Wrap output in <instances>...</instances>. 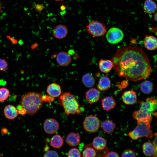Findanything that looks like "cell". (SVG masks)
Masks as SVG:
<instances>
[{"label": "cell", "mask_w": 157, "mask_h": 157, "mask_svg": "<svg viewBox=\"0 0 157 157\" xmlns=\"http://www.w3.org/2000/svg\"><path fill=\"white\" fill-rule=\"evenodd\" d=\"M153 85L149 80H146L142 82L140 85V89L144 94H149L153 91Z\"/></svg>", "instance_id": "4316f807"}, {"label": "cell", "mask_w": 157, "mask_h": 157, "mask_svg": "<svg viewBox=\"0 0 157 157\" xmlns=\"http://www.w3.org/2000/svg\"><path fill=\"white\" fill-rule=\"evenodd\" d=\"M92 145L95 149L102 150L104 149L106 147L107 142L104 138L97 136L94 138Z\"/></svg>", "instance_id": "44dd1931"}, {"label": "cell", "mask_w": 157, "mask_h": 157, "mask_svg": "<svg viewBox=\"0 0 157 157\" xmlns=\"http://www.w3.org/2000/svg\"><path fill=\"white\" fill-rule=\"evenodd\" d=\"M111 60L118 76L129 81L147 78L152 72L149 58L140 47L129 46L118 49Z\"/></svg>", "instance_id": "6da1fadb"}, {"label": "cell", "mask_w": 157, "mask_h": 157, "mask_svg": "<svg viewBox=\"0 0 157 157\" xmlns=\"http://www.w3.org/2000/svg\"><path fill=\"white\" fill-rule=\"evenodd\" d=\"M47 92L49 95L52 98L57 97L61 93V87L57 83H51L47 86Z\"/></svg>", "instance_id": "9a60e30c"}, {"label": "cell", "mask_w": 157, "mask_h": 157, "mask_svg": "<svg viewBox=\"0 0 157 157\" xmlns=\"http://www.w3.org/2000/svg\"><path fill=\"white\" fill-rule=\"evenodd\" d=\"M137 121V126L133 130L128 133V136L133 140H136L143 137L152 138L154 134L151 129L150 121L148 120Z\"/></svg>", "instance_id": "5b68a950"}, {"label": "cell", "mask_w": 157, "mask_h": 157, "mask_svg": "<svg viewBox=\"0 0 157 157\" xmlns=\"http://www.w3.org/2000/svg\"><path fill=\"white\" fill-rule=\"evenodd\" d=\"M9 94L10 92L7 88L4 87L0 88V101L6 100L8 97Z\"/></svg>", "instance_id": "f1b7e54d"}, {"label": "cell", "mask_w": 157, "mask_h": 157, "mask_svg": "<svg viewBox=\"0 0 157 157\" xmlns=\"http://www.w3.org/2000/svg\"><path fill=\"white\" fill-rule=\"evenodd\" d=\"M143 8L145 13L151 14L154 13L156 10L157 5L153 0H146L144 3Z\"/></svg>", "instance_id": "cb8c5ba5"}, {"label": "cell", "mask_w": 157, "mask_h": 157, "mask_svg": "<svg viewBox=\"0 0 157 157\" xmlns=\"http://www.w3.org/2000/svg\"><path fill=\"white\" fill-rule=\"evenodd\" d=\"M87 32L95 37L102 36L106 33V28L104 24L97 20L89 22L86 26Z\"/></svg>", "instance_id": "8992f818"}, {"label": "cell", "mask_w": 157, "mask_h": 157, "mask_svg": "<svg viewBox=\"0 0 157 157\" xmlns=\"http://www.w3.org/2000/svg\"><path fill=\"white\" fill-rule=\"evenodd\" d=\"M65 142L69 146L75 147L78 145L81 142V136L78 133L71 132L67 135Z\"/></svg>", "instance_id": "5bb4252c"}, {"label": "cell", "mask_w": 157, "mask_h": 157, "mask_svg": "<svg viewBox=\"0 0 157 157\" xmlns=\"http://www.w3.org/2000/svg\"><path fill=\"white\" fill-rule=\"evenodd\" d=\"M121 156L123 157H134L136 156L134 150L131 149H127L122 152Z\"/></svg>", "instance_id": "1f68e13d"}, {"label": "cell", "mask_w": 157, "mask_h": 157, "mask_svg": "<svg viewBox=\"0 0 157 157\" xmlns=\"http://www.w3.org/2000/svg\"><path fill=\"white\" fill-rule=\"evenodd\" d=\"M154 19L156 21H157V13L156 12L155 14L154 17Z\"/></svg>", "instance_id": "b9f144b4"}, {"label": "cell", "mask_w": 157, "mask_h": 157, "mask_svg": "<svg viewBox=\"0 0 157 157\" xmlns=\"http://www.w3.org/2000/svg\"><path fill=\"white\" fill-rule=\"evenodd\" d=\"M45 157H58V154L57 152L54 150H51L46 151L43 156Z\"/></svg>", "instance_id": "d6a6232c"}, {"label": "cell", "mask_w": 157, "mask_h": 157, "mask_svg": "<svg viewBox=\"0 0 157 157\" xmlns=\"http://www.w3.org/2000/svg\"><path fill=\"white\" fill-rule=\"evenodd\" d=\"M144 47L149 50L156 49L157 47L156 38L151 35H146L144 40Z\"/></svg>", "instance_id": "2e32d148"}, {"label": "cell", "mask_w": 157, "mask_h": 157, "mask_svg": "<svg viewBox=\"0 0 157 157\" xmlns=\"http://www.w3.org/2000/svg\"><path fill=\"white\" fill-rule=\"evenodd\" d=\"M56 60L57 63L60 66L65 67L71 63L72 58L68 53L63 51L57 54Z\"/></svg>", "instance_id": "30bf717a"}, {"label": "cell", "mask_w": 157, "mask_h": 157, "mask_svg": "<svg viewBox=\"0 0 157 157\" xmlns=\"http://www.w3.org/2000/svg\"><path fill=\"white\" fill-rule=\"evenodd\" d=\"M68 32L67 27L64 25L60 24L57 25L53 30V36L56 39H61L65 38Z\"/></svg>", "instance_id": "7c38bea8"}, {"label": "cell", "mask_w": 157, "mask_h": 157, "mask_svg": "<svg viewBox=\"0 0 157 157\" xmlns=\"http://www.w3.org/2000/svg\"><path fill=\"white\" fill-rule=\"evenodd\" d=\"M49 147L48 146H45L44 148V150L45 151H47L49 150Z\"/></svg>", "instance_id": "ab89813d"}, {"label": "cell", "mask_w": 157, "mask_h": 157, "mask_svg": "<svg viewBox=\"0 0 157 157\" xmlns=\"http://www.w3.org/2000/svg\"><path fill=\"white\" fill-rule=\"evenodd\" d=\"M54 0L55 1H63L64 0Z\"/></svg>", "instance_id": "ee69618b"}, {"label": "cell", "mask_w": 157, "mask_h": 157, "mask_svg": "<svg viewBox=\"0 0 157 157\" xmlns=\"http://www.w3.org/2000/svg\"><path fill=\"white\" fill-rule=\"evenodd\" d=\"M17 110L18 114L22 115H24L26 113V110L23 107Z\"/></svg>", "instance_id": "d590c367"}, {"label": "cell", "mask_w": 157, "mask_h": 157, "mask_svg": "<svg viewBox=\"0 0 157 157\" xmlns=\"http://www.w3.org/2000/svg\"><path fill=\"white\" fill-rule=\"evenodd\" d=\"M102 129L104 132L108 134L112 133L114 130L116 124L112 120L106 119L103 121L102 123Z\"/></svg>", "instance_id": "7402d4cb"}, {"label": "cell", "mask_w": 157, "mask_h": 157, "mask_svg": "<svg viewBox=\"0 0 157 157\" xmlns=\"http://www.w3.org/2000/svg\"><path fill=\"white\" fill-rule=\"evenodd\" d=\"M1 154H0V157H1Z\"/></svg>", "instance_id": "f6af8a7d"}, {"label": "cell", "mask_w": 157, "mask_h": 157, "mask_svg": "<svg viewBox=\"0 0 157 157\" xmlns=\"http://www.w3.org/2000/svg\"><path fill=\"white\" fill-rule=\"evenodd\" d=\"M155 137L153 140L152 142L153 144L155 149L157 150V133H156L155 134Z\"/></svg>", "instance_id": "8d00e7d4"}, {"label": "cell", "mask_w": 157, "mask_h": 157, "mask_svg": "<svg viewBox=\"0 0 157 157\" xmlns=\"http://www.w3.org/2000/svg\"><path fill=\"white\" fill-rule=\"evenodd\" d=\"M99 65L100 71L105 73L109 72L113 67V62L109 60H101L99 61Z\"/></svg>", "instance_id": "603a6c76"}, {"label": "cell", "mask_w": 157, "mask_h": 157, "mask_svg": "<svg viewBox=\"0 0 157 157\" xmlns=\"http://www.w3.org/2000/svg\"><path fill=\"white\" fill-rule=\"evenodd\" d=\"M59 126L58 121L55 119L52 118L46 119L43 125L44 131L49 134H53L56 132L59 129Z\"/></svg>", "instance_id": "9c48e42d"}, {"label": "cell", "mask_w": 157, "mask_h": 157, "mask_svg": "<svg viewBox=\"0 0 157 157\" xmlns=\"http://www.w3.org/2000/svg\"><path fill=\"white\" fill-rule=\"evenodd\" d=\"M83 126L85 130L90 133L97 131L100 126V121L96 116L92 115L85 117L83 122Z\"/></svg>", "instance_id": "52a82bcc"}, {"label": "cell", "mask_w": 157, "mask_h": 157, "mask_svg": "<svg viewBox=\"0 0 157 157\" xmlns=\"http://www.w3.org/2000/svg\"><path fill=\"white\" fill-rule=\"evenodd\" d=\"M8 131V130L6 128H3L1 129V133L3 134H6Z\"/></svg>", "instance_id": "74e56055"}, {"label": "cell", "mask_w": 157, "mask_h": 157, "mask_svg": "<svg viewBox=\"0 0 157 157\" xmlns=\"http://www.w3.org/2000/svg\"><path fill=\"white\" fill-rule=\"evenodd\" d=\"M111 86V83L110 79L108 76L104 75L99 79L97 88L99 91H104L108 90Z\"/></svg>", "instance_id": "ffe728a7"}, {"label": "cell", "mask_w": 157, "mask_h": 157, "mask_svg": "<svg viewBox=\"0 0 157 157\" xmlns=\"http://www.w3.org/2000/svg\"><path fill=\"white\" fill-rule=\"evenodd\" d=\"M96 155L95 149L92 144H89L85 146L83 151L82 156L83 157H94Z\"/></svg>", "instance_id": "83f0119b"}, {"label": "cell", "mask_w": 157, "mask_h": 157, "mask_svg": "<svg viewBox=\"0 0 157 157\" xmlns=\"http://www.w3.org/2000/svg\"><path fill=\"white\" fill-rule=\"evenodd\" d=\"M139 110L133 113V118L137 120H147L150 121L152 118L153 113L157 109V100L153 97L147 99L145 101H140Z\"/></svg>", "instance_id": "3957f363"}, {"label": "cell", "mask_w": 157, "mask_h": 157, "mask_svg": "<svg viewBox=\"0 0 157 157\" xmlns=\"http://www.w3.org/2000/svg\"><path fill=\"white\" fill-rule=\"evenodd\" d=\"M123 102L127 105H132L136 101V92L133 90H128L124 92L122 96Z\"/></svg>", "instance_id": "4fadbf2b"}, {"label": "cell", "mask_w": 157, "mask_h": 157, "mask_svg": "<svg viewBox=\"0 0 157 157\" xmlns=\"http://www.w3.org/2000/svg\"><path fill=\"white\" fill-rule=\"evenodd\" d=\"M100 97L99 91L94 88H90L85 93L86 99L90 104L97 102L99 99Z\"/></svg>", "instance_id": "8fae6325"}, {"label": "cell", "mask_w": 157, "mask_h": 157, "mask_svg": "<svg viewBox=\"0 0 157 157\" xmlns=\"http://www.w3.org/2000/svg\"><path fill=\"white\" fill-rule=\"evenodd\" d=\"M4 113L6 118L11 119H14L18 115L17 108L14 106L10 104L5 107Z\"/></svg>", "instance_id": "d6986e66"}, {"label": "cell", "mask_w": 157, "mask_h": 157, "mask_svg": "<svg viewBox=\"0 0 157 157\" xmlns=\"http://www.w3.org/2000/svg\"><path fill=\"white\" fill-rule=\"evenodd\" d=\"M82 81L83 85L87 88L92 87L95 83V78L92 74L90 73H86L83 76Z\"/></svg>", "instance_id": "d4e9b609"}, {"label": "cell", "mask_w": 157, "mask_h": 157, "mask_svg": "<svg viewBox=\"0 0 157 157\" xmlns=\"http://www.w3.org/2000/svg\"><path fill=\"white\" fill-rule=\"evenodd\" d=\"M1 8H2V4L1 3L0 1V13L1 10Z\"/></svg>", "instance_id": "7bdbcfd3"}, {"label": "cell", "mask_w": 157, "mask_h": 157, "mask_svg": "<svg viewBox=\"0 0 157 157\" xmlns=\"http://www.w3.org/2000/svg\"><path fill=\"white\" fill-rule=\"evenodd\" d=\"M128 85V83L126 81H123L119 84L117 85V87L121 90L122 89L126 88Z\"/></svg>", "instance_id": "e575fe53"}, {"label": "cell", "mask_w": 157, "mask_h": 157, "mask_svg": "<svg viewBox=\"0 0 157 157\" xmlns=\"http://www.w3.org/2000/svg\"><path fill=\"white\" fill-rule=\"evenodd\" d=\"M37 9L38 10H41L43 8H44L43 6H42L41 5H38L37 6Z\"/></svg>", "instance_id": "f35d334b"}, {"label": "cell", "mask_w": 157, "mask_h": 157, "mask_svg": "<svg viewBox=\"0 0 157 157\" xmlns=\"http://www.w3.org/2000/svg\"><path fill=\"white\" fill-rule=\"evenodd\" d=\"M116 105L114 99L111 96H107L103 98L101 101V106L103 109L106 111L112 109Z\"/></svg>", "instance_id": "ac0fdd59"}, {"label": "cell", "mask_w": 157, "mask_h": 157, "mask_svg": "<svg viewBox=\"0 0 157 157\" xmlns=\"http://www.w3.org/2000/svg\"><path fill=\"white\" fill-rule=\"evenodd\" d=\"M106 37L107 40L109 43L115 44L122 40L124 33L120 29L117 27H112L107 32Z\"/></svg>", "instance_id": "ba28073f"}, {"label": "cell", "mask_w": 157, "mask_h": 157, "mask_svg": "<svg viewBox=\"0 0 157 157\" xmlns=\"http://www.w3.org/2000/svg\"><path fill=\"white\" fill-rule=\"evenodd\" d=\"M68 156L80 157L81 156V153L77 148H73L70 149L69 151Z\"/></svg>", "instance_id": "f546056e"}, {"label": "cell", "mask_w": 157, "mask_h": 157, "mask_svg": "<svg viewBox=\"0 0 157 157\" xmlns=\"http://www.w3.org/2000/svg\"><path fill=\"white\" fill-rule=\"evenodd\" d=\"M44 101L41 93L30 92L21 96L20 103L27 114L33 115L42 107Z\"/></svg>", "instance_id": "7a4b0ae2"}, {"label": "cell", "mask_w": 157, "mask_h": 157, "mask_svg": "<svg viewBox=\"0 0 157 157\" xmlns=\"http://www.w3.org/2000/svg\"><path fill=\"white\" fill-rule=\"evenodd\" d=\"M142 147L143 153L146 156H157V150L155 149L152 142H145L143 144Z\"/></svg>", "instance_id": "e0dca14e"}, {"label": "cell", "mask_w": 157, "mask_h": 157, "mask_svg": "<svg viewBox=\"0 0 157 157\" xmlns=\"http://www.w3.org/2000/svg\"><path fill=\"white\" fill-rule=\"evenodd\" d=\"M8 64L4 59L0 58V71H6L8 68Z\"/></svg>", "instance_id": "836d02e7"}, {"label": "cell", "mask_w": 157, "mask_h": 157, "mask_svg": "<svg viewBox=\"0 0 157 157\" xmlns=\"http://www.w3.org/2000/svg\"><path fill=\"white\" fill-rule=\"evenodd\" d=\"M64 139L61 136L58 134L53 135L50 141V144L53 147L57 149L60 148L63 145Z\"/></svg>", "instance_id": "484cf974"}, {"label": "cell", "mask_w": 157, "mask_h": 157, "mask_svg": "<svg viewBox=\"0 0 157 157\" xmlns=\"http://www.w3.org/2000/svg\"><path fill=\"white\" fill-rule=\"evenodd\" d=\"M66 7L64 5H62L60 7V9L61 10H63L65 9L66 8Z\"/></svg>", "instance_id": "60d3db41"}, {"label": "cell", "mask_w": 157, "mask_h": 157, "mask_svg": "<svg viewBox=\"0 0 157 157\" xmlns=\"http://www.w3.org/2000/svg\"><path fill=\"white\" fill-rule=\"evenodd\" d=\"M58 101L67 115L79 114L81 113V110L78 100L70 92H65L62 94Z\"/></svg>", "instance_id": "277c9868"}, {"label": "cell", "mask_w": 157, "mask_h": 157, "mask_svg": "<svg viewBox=\"0 0 157 157\" xmlns=\"http://www.w3.org/2000/svg\"><path fill=\"white\" fill-rule=\"evenodd\" d=\"M104 152L102 157H119L118 154L116 152L112 151H108V149L106 147L104 149Z\"/></svg>", "instance_id": "4dcf8cb0"}]
</instances>
